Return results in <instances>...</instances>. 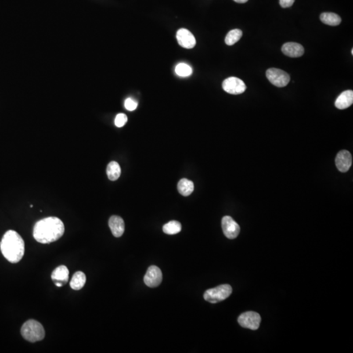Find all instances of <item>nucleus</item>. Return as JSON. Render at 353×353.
I'll return each instance as SVG.
<instances>
[{
    "label": "nucleus",
    "mask_w": 353,
    "mask_h": 353,
    "mask_svg": "<svg viewBox=\"0 0 353 353\" xmlns=\"http://www.w3.org/2000/svg\"><path fill=\"white\" fill-rule=\"evenodd\" d=\"M347 353H353V343H352V345H350V350H347Z\"/></svg>",
    "instance_id": "f257e3e1"
}]
</instances>
